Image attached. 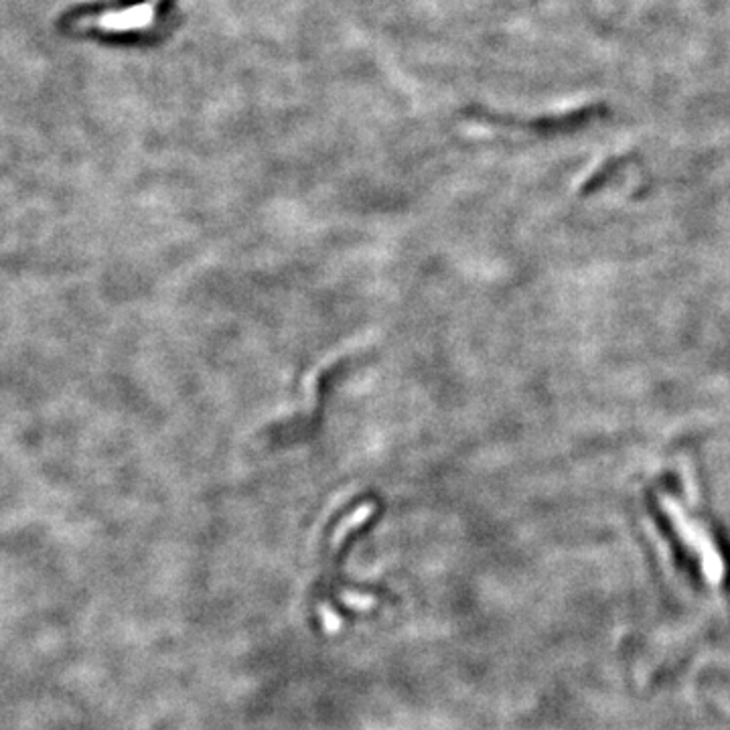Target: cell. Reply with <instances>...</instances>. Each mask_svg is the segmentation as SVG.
Wrapping results in <instances>:
<instances>
[{
    "label": "cell",
    "instance_id": "obj_2",
    "mask_svg": "<svg viewBox=\"0 0 730 730\" xmlns=\"http://www.w3.org/2000/svg\"><path fill=\"white\" fill-rule=\"evenodd\" d=\"M377 510H380V502L374 497H367V499H362V502H359L354 510H349L346 515H343L329 538L331 556H337L341 552V548L346 546L349 536H354L356 531H359L365 526V523L372 522L375 518Z\"/></svg>",
    "mask_w": 730,
    "mask_h": 730
},
{
    "label": "cell",
    "instance_id": "obj_4",
    "mask_svg": "<svg viewBox=\"0 0 730 730\" xmlns=\"http://www.w3.org/2000/svg\"><path fill=\"white\" fill-rule=\"evenodd\" d=\"M341 598L347 606H351V609H357V611L374 609L377 603L372 595H357V593H351V590H346V593L341 595Z\"/></svg>",
    "mask_w": 730,
    "mask_h": 730
},
{
    "label": "cell",
    "instance_id": "obj_1",
    "mask_svg": "<svg viewBox=\"0 0 730 730\" xmlns=\"http://www.w3.org/2000/svg\"><path fill=\"white\" fill-rule=\"evenodd\" d=\"M663 507L670 512L671 522H674L679 538H682L688 546L700 554L702 568H704V574H707V578L712 582V585H718V582L725 577V568H723V560H720L716 548L710 544L707 531H704L700 526H696V523L688 518V515L679 510V507L674 505V502H663Z\"/></svg>",
    "mask_w": 730,
    "mask_h": 730
},
{
    "label": "cell",
    "instance_id": "obj_3",
    "mask_svg": "<svg viewBox=\"0 0 730 730\" xmlns=\"http://www.w3.org/2000/svg\"><path fill=\"white\" fill-rule=\"evenodd\" d=\"M319 614H321V623H323V627H325V631L327 633H331V635H335L337 633V631H341V627H343V619L339 617L337 613H335L329 605H319Z\"/></svg>",
    "mask_w": 730,
    "mask_h": 730
}]
</instances>
